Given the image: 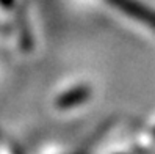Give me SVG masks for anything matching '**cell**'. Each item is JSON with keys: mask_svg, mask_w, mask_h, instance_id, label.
Returning a JSON list of instances; mask_svg holds the SVG:
<instances>
[{"mask_svg": "<svg viewBox=\"0 0 155 154\" xmlns=\"http://www.w3.org/2000/svg\"><path fill=\"white\" fill-rule=\"evenodd\" d=\"M108 2L129 17L155 30V10L144 6L138 0H108Z\"/></svg>", "mask_w": 155, "mask_h": 154, "instance_id": "1", "label": "cell"}, {"mask_svg": "<svg viewBox=\"0 0 155 154\" xmlns=\"http://www.w3.org/2000/svg\"><path fill=\"white\" fill-rule=\"evenodd\" d=\"M89 98V90L85 88V87H78L75 90H71L68 91L64 96H61L58 99V107H63V108H69V107H74L77 104H81L85 99Z\"/></svg>", "mask_w": 155, "mask_h": 154, "instance_id": "2", "label": "cell"}]
</instances>
